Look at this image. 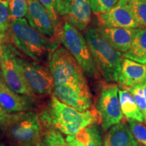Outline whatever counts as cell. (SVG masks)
Masks as SVG:
<instances>
[{"mask_svg": "<svg viewBox=\"0 0 146 146\" xmlns=\"http://www.w3.org/2000/svg\"><path fill=\"white\" fill-rule=\"evenodd\" d=\"M42 128L43 133L37 146H70L60 131L49 125H42Z\"/></svg>", "mask_w": 146, "mask_h": 146, "instance_id": "obj_21", "label": "cell"}, {"mask_svg": "<svg viewBox=\"0 0 146 146\" xmlns=\"http://www.w3.org/2000/svg\"><path fill=\"white\" fill-rule=\"evenodd\" d=\"M128 123L137 141L142 145L146 146V126L142 123L133 120H128Z\"/></svg>", "mask_w": 146, "mask_h": 146, "instance_id": "obj_27", "label": "cell"}, {"mask_svg": "<svg viewBox=\"0 0 146 146\" xmlns=\"http://www.w3.org/2000/svg\"><path fill=\"white\" fill-rule=\"evenodd\" d=\"M85 37L88 43L98 70L108 83L118 82L123 58L110 44L100 32L99 27H91L85 31Z\"/></svg>", "mask_w": 146, "mask_h": 146, "instance_id": "obj_4", "label": "cell"}, {"mask_svg": "<svg viewBox=\"0 0 146 146\" xmlns=\"http://www.w3.org/2000/svg\"><path fill=\"white\" fill-rule=\"evenodd\" d=\"M0 146H5V144L3 141H1V140H0Z\"/></svg>", "mask_w": 146, "mask_h": 146, "instance_id": "obj_30", "label": "cell"}, {"mask_svg": "<svg viewBox=\"0 0 146 146\" xmlns=\"http://www.w3.org/2000/svg\"><path fill=\"white\" fill-rule=\"evenodd\" d=\"M46 9L57 29L58 36L62 26L61 18L64 14V0H38Z\"/></svg>", "mask_w": 146, "mask_h": 146, "instance_id": "obj_22", "label": "cell"}, {"mask_svg": "<svg viewBox=\"0 0 146 146\" xmlns=\"http://www.w3.org/2000/svg\"><path fill=\"white\" fill-rule=\"evenodd\" d=\"M118 83L122 87H136L146 83V64L123 59Z\"/></svg>", "mask_w": 146, "mask_h": 146, "instance_id": "obj_15", "label": "cell"}, {"mask_svg": "<svg viewBox=\"0 0 146 146\" xmlns=\"http://www.w3.org/2000/svg\"><path fill=\"white\" fill-rule=\"evenodd\" d=\"M104 146H140L130 127L121 121L110 128L104 139Z\"/></svg>", "mask_w": 146, "mask_h": 146, "instance_id": "obj_17", "label": "cell"}, {"mask_svg": "<svg viewBox=\"0 0 146 146\" xmlns=\"http://www.w3.org/2000/svg\"><path fill=\"white\" fill-rule=\"evenodd\" d=\"M11 21L27 16L29 11L28 0H12L9 1Z\"/></svg>", "mask_w": 146, "mask_h": 146, "instance_id": "obj_23", "label": "cell"}, {"mask_svg": "<svg viewBox=\"0 0 146 146\" xmlns=\"http://www.w3.org/2000/svg\"><path fill=\"white\" fill-rule=\"evenodd\" d=\"M16 63L35 96H47L54 92V80L49 66L15 56Z\"/></svg>", "mask_w": 146, "mask_h": 146, "instance_id": "obj_7", "label": "cell"}, {"mask_svg": "<svg viewBox=\"0 0 146 146\" xmlns=\"http://www.w3.org/2000/svg\"><path fill=\"white\" fill-rule=\"evenodd\" d=\"M118 95L120 108L127 120H133L145 123L143 115L131 93L126 89L123 88L119 89Z\"/></svg>", "mask_w": 146, "mask_h": 146, "instance_id": "obj_19", "label": "cell"}, {"mask_svg": "<svg viewBox=\"0 0 146 146\" xmlns=\"http://www.w3.org/2000/svg\"><path fill=\"white\" fill-rule=\"evenodd\" d=\"M1 65H0V71H1Z\"/></svg>", "mask_w": 146, "mask_h": 146, "instance_id": "obj_33", "label": "cell"}, {"mask_svg": "<svg viewBox=\"0 0 146 146\" xmlns=\"http://www.w3.org/2000/svg\"><path fill=\"white\" fill-rule=\"evenodd\" d=\"M3 110L2 109V108H1V106H0V114H1V112H3Z\"/></svg>", "mask_w": 146, "mask_h": 146, "instance_id": "obj_31", "label": "cell"}, {"mask_svg": "<svg viewBox=\"0 0 146 146\" xmlns=\"http://www.w3.org/2000/svg\"><path fill=\"white\" fill-rule=\"evenodd\" d=\"M28 3L26 18L29 25L47 37L58 40L57 29L46 9L38 0H28Z\"/></svg>", "mask_w": 146, "mask_h": 146, "instance_id": "obj_12", "label": "cell"}, {"mask_svg": "<svg viewBox=\"0 0 146 146\" xmlns=\"http://www.w3.org/2000/svg\"><path fill=\"white\" fill-rule=\"evenodd\" d=\"M100 26L116 28L139 29L129 0H119L112 9L98 14Z\"/></svg>", "mask_w": 146, "mask_h": 146, "instance_id": "obj_11", "label": "cell"}, {"mask_svg": "<svg viewBox=\"0 0 146 146\" xmlns=\"http://www.w3.org/2000/svg\"><path fill=\"white\" fill-rule=\"evenodd\" d=\"M70 146H104L101 129L96 124L91 125L74 135L66 138Z\"/></svg>", "mask_w": 146, "mask_h": 146, "instance_id": "obj_18", "label": "cell"}, {"mask_svg": "<svg viewBox=\"0 0 146 146\" xmlns=\"http://www.w3.org/2000/svg\"><path fill=\"white\" fill-rule=\"evenodd\" d=\"M3 1H12V0H3Z\"/></svg>", "mask_w": 146, "mask_h": 146, "instance_id": "obj_32", "label": "cell"}, {"mask_svg": "<svg viewBox=\"0 0 146 146\" xmlns=\"http://www.w3.org/2000/svg\"><path fill=\"white\" fill-rule=\"evenodd\" d=\"M6 35H3L0 33V57L3 56L6 48L7 42H6Z\"/></svg>", "mask_w": 146, "mask_h": 146, "instance_id": "obj_29", "label": "cell"}, {"mask_svg": "<svg viewBox=\"0 0 146 146\" xmlns=\"http://www.w3.org/2000/svg\"><path fill=\"white\" fill-rule=\"evenodd\" d=\"M49 68L54 77V85L87 84L81 67L65 47L58 46L53 52L49 59Z\"/></svg>", "mask_w": 146, "mask_h": 146, "instance_id": "obj_6", "label": "cell"}, {"mask_svg": "<svg viewBox=\"0 0 146 146\" xmlns=\"http://www.w3.org/2000/svg\"><path fill=\"white\" fill-rule=\"evenodd\" d=\"M8 39L18 50L36 62L50 59L59 46L58 40L47 37L29 25L25 18L11 21Z\"/></svg>", "mask_w": 146, "mask_h": 146, "instance_id": "obj_3", "label": "cell"}, {"mask_svg": "<svg viewBox=\"0 0 146 146\" xmlns=\"http://www.w3.org/2000/svg\"><path fill=\"white\" fill-rule=\"evenodd\" d=\"M123 57L146 64V28L137 29L130 50L123 54Z\"/></svg>", "mask_w": 146, "mask_h": 146, "instance_id": "obj_20", "label": "cell"}, {"mask_svg": "<svg viewBox=\"0 0 146 146\" xmlns=\"http://www.w3.org/2000/svg\"><path fill=\"white\" fill-rule=\"evenodd\" d=\"M137 21L141 27H146V0H129Z\"/></svg>", "mask_w": 146, "mask_h": 146, "instance_id": "obj_24", "label": "cell"}, {"mask_svg": "<svg viewBox=\"0 0 146 146\" xmlns=\"http://www.w3.org/2000/svg\"><path fill=\"white\" fill-rule=\"evenodd\" d=\"M119 0H90L92 12L98 14L105 13L112 9Z\"/></svg>", "mask_w": 146, "mask_h": 146, "instance_id": "obj_28", "label": "cell"}, {"mask_svg": "<svg viewBox=\"0 0 146 146\" xmlns=\"http://www.w3.org/2000/svg\"><path fill=\"white\" fill-rule=\"evenodd\" d=\"M11 22L9 2L0 0V33L6 35Z\"/></svg>", "mask_w": 146, "mask_h": 146, "instance_id": "obj_25", "label": "cell"}, {"mask_svg": "<svg viewBox=\"0 0 146 146\" xmlns=\"http://www.w3.org/2000/svg\"><path fill=\"white\" fill-rule=\"evenodd\" d=\"M0 133L12 146H37L43 128L33 110L0 114Z\"/></svg>", "mask_w": 146, "mask_h": 146, "instance_id": "obj_2", "label": "cell"}, {"mask_svg": "<svg viewBox=\"0 0 146 146\" xmlns=\"http://www.w3.org/2000/svg\"><path fill=\"white\" fill-rule=\"evenodd\" d=\"M65 21L83 31L87 29L91 21L90 0H64Z\"/></svg>", "mask_w": 146, "mask_h": 146, "instance_id": "obj_13", "label": "cell"}, {"mask_svg": "<svg viewBox=\"0 0 146 146\" xmlns=\"http://www.w3.org/2000/svg\"><path fill=\"white\" fill-rule=\"evenodd\" d=\"M143 85L136 87H123V88L129 91L132 95L135 101L136 102L139 108L143 114L145 122L146 123V100L144 96V93L143 90Z\"/></svg>", "mask_w": 146, "mask_h": 146, "instance_id": "obj_26", "label": "cell"}, {"mask_svg": "<svg viewBox=\"0 0 146 146\" xmlns=\"http://www.w3.org/2000/svg\"><path fill=\"white\" fill-rule=\"evenodd\" d=\"M35 98L18 94L0 79V106L7 112L33 110L36 106Z\"/></svg>", "mask_w": 146, "mask_h": 146, "instance_id": "obj_14", "label": "cell"}, {"mask_svg": "<svg viewBox=\"0 0 146 146\" xmlns=\"http://www.w3.org/2000/svg\"><path fill=\"white\" fill-rule=\"evenodd\" d=\"M42 125L55 128L66 135H74L83 129L100 121L96 110L79 112L57 99L54 94L39 110Z\"/></svg>", "mask_w": 146, "mask_h": 146, "instance_id": "obj_1", "label": "cell"}, {"mask_svg": "<svg viewBox=\"0 0 146 146\" xmlns=\"http://www.w3.org/2000/svg\"><path fill=\"white\" fill-rule=\"evenodd\" d=\"M53 94L60 102L79 112L92 108V98L87 84H58L54 85Z\"/></svg>", "mask_w": 146, "mask_h": 146, "instance_id": "obj_10", "label": "cell"}, {"mask_svg": "<svg viewBox=\"0 0 146 146\" xmlns=\"http://www.w3.org/2000/svg\"><path fill=\"white\" fill-rule=\"evenodd\" d=\"M100 32L110 44L118 52L125 54L130 50L137 29L116 28L100 26Z\"/></svg>", "mask_w": 146, "mask_h": 146, "instance_id": "obj_16", "label": "cell"}, {"mask_svg": "<svg viewBox=\"0 0 146 146\" xmlns=\"http://www.w3.org/2000/svg\"><path fill=\"white\" fill-rule=\"evenodd\" d=\"M58 40L75 58L87 76L98 78L99 73L85 37L77 28L64 21L58 33Z\"/></svg>", "mask_w": 146, "mask_h": 146, "instance_id": "obj_5", "label": "cell"}, {"mask_svg": "<svg viewBox=\"0 0 146 146\" xmlns=\"http://www.w3.org/2000/svg\"><path fill=\"white\" fill-rule=\"evenodd\" d=\"M17 52L8 44L4 54L0 57V65L3 81L10 88L18 94L35 98L15 60Z\"/></svg>", "mask_w": 146, "mask_h": 146, "instance_id": "obj_9", "label": "cell"}, {"mask_svg": "<svg viewBox=\"0 0 146 146\" xmlns=\"http://www.w3.org/2000/svg\"><path fill=\"white\" fill-rule=\"evenodd\" d=\"M118 86L111 83L102 87L96 104L100 122L104 131H107L119 123L123 118L120 108Z\"/></svg>", "mask_w": 146, "mask_h": 146, "instance_id": "obj_8", "label": "cell"}]
</instances>
